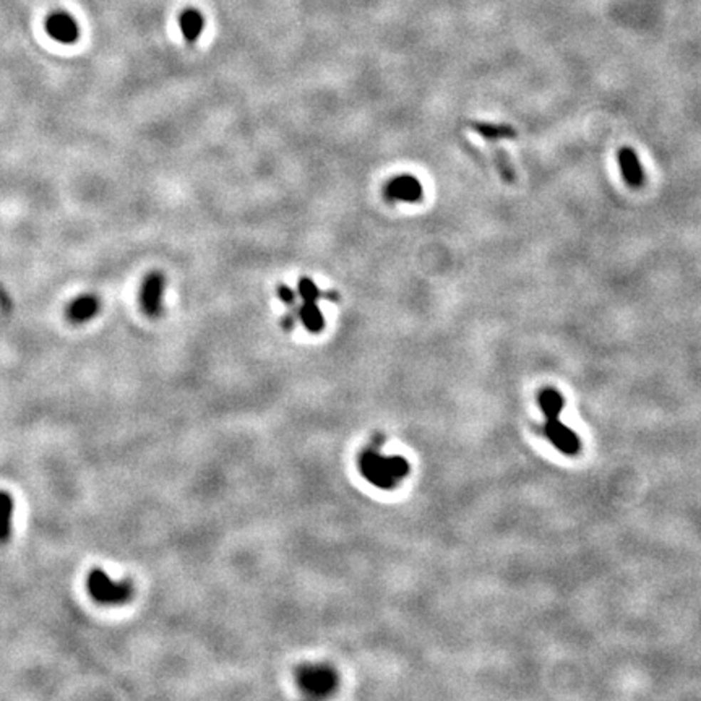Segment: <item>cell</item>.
<instances>
[{
	"label": "cell",
	"instance_id": "4",
	"mask_svg": "<svg viewBox=\"0 0 701 701\" xmlns=\"http://www.w3.org/2000/svg\"><path fill=\"white\" fill-rule=\"evenodd\" d=\"M301 692L312 698H325L336 690L338 674L330 665L306 664L296 672Z\"/></svg>",
	"mask_w": 701,
	"mask_h": 701
},
{
	"label": "cell",
	"instance_id": "13",
	"mask_svg": "<svg viewBox=\"0 0 701 701\" xmlns=\"http://www.w3.org/2000/svg\"><path fill=\"white\" fill-rule=\"evenodd\" d=\"M15 513V500L7 490H0V544L11 537V518Z\"/></svg>",
	"mask_w": 701,
	"mask_h": 701
},
{
	"label": "cell",
	"instance_id": "15",
	"mask_svg": "<svg viewBox=\"0 0 701 701\" xmlns=\"http://www.w3.org/2000/svg\"><path fill=\"white\" fill-rule=\"evenodd\" d=\"M297 292H299L303 302H317L318 297L323 296V292L318 289V286L311 278L306 276L301 278L299 283H297Z\"/></svg>",
	"mask_w": 701,
	"mask_h": 701
},
{
	"label": "cell",
	"instance_id": "10",
	"mask_svg": "<svg viewBox=\"0 0 701 701\" xmlns=\"http://www.w3.org/2000/svg\"><path fill=\"white\" fill-rule=\"evenodd\" d=\"M179 28L182 31L187 43L194 44L200 38L204 28V19L200 10L185 9L179 15Z\"/></svg>",
	"mask_w": 701,
	"mask_h": 701
},
{
	"label": "cell",
	"instance_id": "8",
	"mask_svg": "<svg viewBox=\"0 0 701 701\" xmlns=\"http://www.w3.org/2000/svg\"><path fill=\"white\" fill-rule=\"evenodd\" d=\"M99 308H101V301L95 294H81L68 303L67 307V318L75 325H81L95 318Z\"/></svg>",
	"mask_w": 701,
	"mask_h": 701
},
{
	"label": "cell",
	"instance_id": "6",
	"mask_svg": "<svg viewBox=\"0 0 701 701\" xmlns=\"http://www.w3.org/2000/svg\"><path fill=\"white\" fill-rule=\"evenodd\" d=\"M46 31H48L52 39L63 44H72L80 36L78 23L75 21V19L68 11L63 10L52 11L48 16V20H46Z\"/></svg>",
	"mask_w": 701,
	"mask_h": 701
},
{
	"label": "cell",
	"instance_id": "7",
	"mask_svg": "<svg viewBox=\"0 0 701 701\" xmlns=\"http://www.w3.org/2000/svg\"><path fill=\"white\" fill-rule=\"evenodd\" d=\"M424 189L422 184L419 182L417 177L409 174L396 175L390 180L385 187V195H387L388 200L391 202H405V203H414L419 202L422 198Z\"/></svg>",
	"mask_w": 701,
	"mask_h": 701
},
{
	"label": "cell",
	"instance_id": "11",
	"mask_svg": "<svg viewBox=\"0 0 701 701\" xmlns=\"http://www.w3.org/2000/svg\"><path fill=\"white\" fill-rule=\"evenodd\" d=\"M471 130H474L477 135H481L486 142L495 143L499 140H513L518 137L516 130L510 125H497V124H487V122H477L471 120L469 124Z\"/></svg>",
	"mask_w": 701,
	"mask_h": 701
},
{
	"label": "cell",
	"instance_id": "9",
	"mask_svg": "<svg viewBox=\"0 0 701 701\" xmlns=\"http://www.w3.org/2000/svg\"><path fill=\"white\" fill-rule=\"evenodd\" d=\"M618 166H620V172L623 175L625 182L633 189H638L645 182V171H643L641 162L636 156L635 151L628 146L618 150Z\"/></svg>",
	"mask_w": 701,
	"mask_h": 701
},
{
	"label": "cell",
	"instance_id": "3",
	"mask_svg": "<svg viewBox=\"0 0 701 701\" xmlns=\"http://www.w3.org/2000/svg\"><path fill=\"white\" fill-rule=\"evenodd\" d=\"M86 591L98 604L120 606L132 599L133 584L127 580L114 581L104 570L93 568L86 576Z\"/></svg>",
	"mask_w": 701,
	"mask_h": 701
},
{
	"label": "cell",
	"instance_id": "14",
	"mask_svg": "<svg viewBox=\"0 0 701 701\" xmlns=\"http://www.w3.org/2000/svg\"><path fill=\"white\" fill-rule=\"evenodd\" d=\"M492 157H494L495 169H497V172L500 174V177L504 179L507 184L515 182L516 180L515 169H513L512 162H510V160H508V155L505 153V151L500 150V148H494L492 146Z\"/></svg>",
	"mask_w": 701,
	"mask_h": 701
},
{
	"label": "cell",
	"instance_id": "1",
	"mask_svg": "<svg viewBox=\"0 0 701 701\" xmlns=\"http://www.w3.org/2000/svg\"><path fill=\"white\" fill-rule=\"evenodd\" d=\"M382 442H372L359 455V471L367 482L382 490L395 489L409 474L406 458L393 455L387 457L380 452Z\"/></svg>",
	"mask_w": 701,
	"mask_h": 701
},
{
	"label": "cell",
	"instance_id": "2",
	"mask_svg": "<svg viewBox=\"0 0 701 701\" xmlns=\"http://www.w3.org/2000/svg\"><path fill=\"white\" fill-rule=\"evenodd\" d=\"M564 396L552 387L544 388L539 393V406L544 412L546 425L544 435L549 438L552 445L560 450L564 455L575 457L580 452V438L573 430L560 420V414L564 409Z\"/></svg>",
	"mask_w": 701,
	"mask_h": 701
},
{
	"label": "cell",
	"instance_id": "16",
	"mask_svg": "<svg viewBox=\"0 0 701 701\" xmlns=\"http://www.w3.org/2000/svg\"><path fill=\"white\" fill-rule=\"evenodd\" d=\"M278 296H279V299H281L283 303H286V306H289L292 307L294 306V302H296V292L292 291L289 286H286V284H278Z\"/></svg>",
	"mask_w": 701,
	"mask_h": 701
},
{
	"label": "cell",
	"instance_id": "5",
	"mask_svg": "<svg viewBox=\"0 0 701 701\" xmlns=\"http://www.w3.org/2000/svg\"><path fill=\"white\" fill-rule=\"evenodd\" d=\"M166 278L161 271L146 274L140 288V306L146 317L157 318L162 313V297H165Z\"/></svg>",
	"mask_w": 701,
	"mask_h": 701
},
{
	"label": "cell",
	"instance_id": "12",
	"mask_svg": "<svg viewBox=\"0 0 701 701\" xmlns=\"http://www.w3.org/2000/svg\"><path fill=\"white\" fill-rule=\"evenodd\" d=\"M297 320H301L306 330L311 333H320L325 328V317L317 302H302V306L297 308Z\"/></svg>",
	"mask_w": 701,
	"mask_h": 701
}]
</instances>
